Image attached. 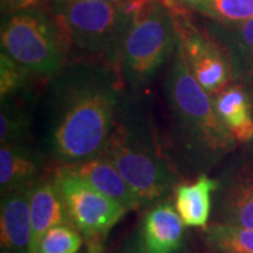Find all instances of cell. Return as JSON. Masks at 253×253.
<instances>
[{
	"instance_id": "1",
	"label": "cell",
	"mask_w": 253,
	"mask_h": 253,
	"mask_svg": "<svg viewBox=\"0 0 253 253\" xmlns=\"http://www.w3.org/2000/svg\"><path fill=\"white\" fill-rule=\"evenodd\" d=\"M120 76L111 65L87 62L55 75L46 94L45 146L58 166L103 155L120 110Z\"/></svg>"
},
{
	"instance_id": "2",
	"label": "cell",
	"mask_w": 253,
	"mask_h": 253,
	"mask_svg": "<svg viewBox=\"0 0 253 253\" xmlns=\"http://www.w3.org/2000/svg\"><path fill=\"white\" fill-rule=\"evenodd\" d=\"M165 91L173 123V142L184 165L204 170L234 151L235 139L218 117L212 97L190 71L177 42L166 73Z\"/></svg>"
},
{
	"instance_id": "3",
	"label": "cell",
	"mask_w": 253,
	"mask_h": 253,
	"mask_svg": "<svg viewBox=\"0 0 253 253\" xmlns=\"http://www.w3.org/2000/svg\"><path fill=\"white\" fill-rule=\"evenodd\" d=\"M132 107L126 103L118 110L103 155L124 176L144 206L163 197L177 177L155 138L152 124Z\"/></svg>"
},
{
	"instance_id": "4",
	"label": "cell",
	"mask_w": 253,
	"mask_h": 253,
	"mask_svg": "<svg viewBox=\"0 0 253 253\" xmlns=\"http://www.w3.org/2000/svg\"><path fill=\"white\" fill-rule=\"evenodd\" d=\"M177 27L172 9L162 0H149L132 14L121 44L118 72L132 87L139 89L172 58Z\"/></svg>"
},
{
	"instance_id": "5",
	"label": "cell",
	"mask_w": 253,
	"mask_h": 253,
	"mask_svg": "<svg viewBox=\"0 0 253 253\" xmlns=\"http://www.w3.org/2000/svg\"><path fill=\"white\" fill-rule=\"evenodd\" d=\"M132 16L126 6L100 0L58 1L55 26L66 42L118 69L121 44Z\"/></svg>"
},
{
	"instance_id": "6",
	"label": "cell",
	"mask_w": 253,
	"mask_h": 253,
	"mask_svg": "<svg viewBox=\"0 0 253 253\" xmlns=\"http://www.w3.org/2000/svg\"><path fill=\"white\" fill-rule=\"evenodd\" d=\"M1 51L30 72L55 76L63 68L59 31L44 13H11L1 27Z\"/></svg>"
},
{
	"instance_id": "7",
	"label": "cell",
	"mask_w": 253,
	"mask_h": 253,
	"mask_svg": "<svg viewBox=\"0 0 253 253\" xmlns=\"http://www.w3.org/2000/svg\"><path fill=\"white\" fill-rule=\"evenodd\" d=\"M54 179L69 222L81 232L86 245H103L110 229L128 210L62 166H56Z\"/></svg>"
},
{
	"instance_id": "8",
	"label": "cell",
	"mask_w": 253,
	"mask_h": 253,
	"mask_svg": "<svg viewBox=\"0 0 253 253\" xmlns=\"http://www.w3.org/2000/svg\"><path fill=\"white\" fill-rule=\"evenodd\" d=\"M172 9L177 27V45L184 54L190 71L201 87L212 97L224 90L228 83L234 81L232 68L224 48L206 33L196 30L186 18L183 10L176 9L174 3L166 0Z\"/></svg>"
},
{
	"instance_id": "9",
	"label": "cell",
	"mask_w": 253,
	"mask_h": 253,
	"mask_svg": "<svg viewBox=\"0 0 253 253\" xmlns=\"http://www.w3.org/2000/svg\"><path fill=\"white\" fill-rule=\"evenodd\" d=\"M214 194L217 222L253 229V149L226 162L219 172Z\"/></svg>"
},
{
	"instance_id": "10",
	"label": "cell",
	"mask_w": 253,
	"mask_h": 253,
	"mask_svg": "<svg viewBox=\"0 0 253 253\" xmlns=\"http://www.w3.org/2000/svg\"><path fill=\"white\" fill-rule=\"evenodd\" d=\"M31 186L1 196L0 241L1 253H31L30 196Z\"/></svg>"
},
{
	"instance_id": "11",
	"label": "cell",
	"mask_w": 253,
	"mask_h": 253,
	"mask_svg": "<svg viewBox=\"0 0 253 253\" xmlns=\"http://www.w3.org/2000/svg\"><path fill=\"white\" fill-rule=\"evenodd\" d=\"M183 238L184 224L169 203H159L145 214L139 238L142 253H179Z\"/></svg>"
},
{
	"instance_id": "12",
	"label": "cell",
	"mask_w": 253,
	"mask_h": 253,
	"mask_svg": "<svg viewBox=\"0 0 253 253\" xmlns=\"http://www.w3.org/2000/svg\"><path fill=\"white\" fill-rule=\"evenodd\" d=\"M62 168L87 181L91 187H94L101 194L116 200L128 211L142 206L139 197L124 179V176L104 155L73 165H65Z\"/></svg>"
},
{
	"instance_id": "13",
	"label": "cell",
	"mask_w": 253,
	"mask_h": 253,
	"mask_svg": "<svg viewBox=\"0 0 253 253\" xmlns=\"http://www.w3.org/2000/svg\"><path fill=\"white\" fill-rule=\"evenodd\" d=\"M31 253H37L42 236L55 225L71 224L54 176L40 177L31 187Z\"/></svg>"
},
{
	"instance_id": "14",
	"label": "cell",
	"mask_w": 253,
	"mask_h": 253,
	"mask_svg": "<svg viewBox=\"0 0 253 253\" xmlns=\"http://www.w3.org/2000/svg\"><path fill=\"white\" fill-rule=\"evenodd\" d=\"M208 34L224 48L234 81L253 82V18L241 23H215Z\"/></svg>"
},
{
	"instance_id": "15",
	"label": "cell",
	"mask_w": 253,
	"mask_h": 253,
	"mask_svg": "<svg viewBox=\"0 0 253 253\" xmlns=\"http://www.w3.org/2000/svg\"><path fill=\"white\" fill-rule=\"evenodd\" d=\"M42 155L27 142L1 144L0 148V189L1 196L13 190L34 184L41 177Z\"/></svg>"
},
{
	"instance_id": "16",
	"label": "cell",
	"mask_w": 253,
	"mask_h": 253,
	"mask_svg": "<svg viewBox=\"0 0 253 253\" xmlns=\"http://www.w3.org/2000/svg\"><path fill=\"white\" fill-rule=\"evenodd\" d=\"M212 103L236 144L253 141V99L242 86H226L212 97Z\"/></svg>"
},
{
	"instance_id": "17",
	"label": "cell",
	"mask_w": 253,
	"mask_h": 253,
	"mask_svg": "<svg viewBox=\"0 0 253 253\" xmlns=\"http://www.w3.org/2000/svg\"><path fill=\"white\" fill-rule=\"evenodd\" d=\"M218 189V179L201 174L193 183H183L174 189V208L186 226L207 228L212 194Z\"/></svg>"
},
{
	"instance_id": "18",
	"label": "cell",
	"mask_w": 253,
	"mask_h": 253,
	"mask_svg": "<svg viewBox=\"0 0 253 253\" xmlns=\"http://www.w3.org/2000/svg\"><path fill=\"white\" fill-rule=\"evenodd\" d=\"M208 248L215 253H253V229L215 222L204 229Z\"/></svg>"
},
{
	"instance_id": "19",
	"label": "cell",
	"mask_w": 253,
	"mask_h": 253,
	"mask_svg": "<svg viewBox=\"0 0 253 253\" xmlns=\"http://www.w3.org/2000/svg\"><path fill=\"white\" fill-rule=\"evenodd\" d=\"M194 7L217 23H241L253 18V0H199Z\"/></svg>"
},
{
	"instance_id": "20",
	"label": "cell",
	"mask_w": 253,
	"mask_h": 253,
	"mask_svg": "<svg viewBox=\"0 0 253 253\" xmlns=\"http://www.w3.org/2000/svg\"><path fill=\"white\" fill-rule=\"evenodd\" d=\"M30 132V117L26 110L11 104L9 100H1L0 113V141L1 144L27 142Z\"/></svg>"
},
{
	"instance_id": "21",
	"label": "cell",
	"mask_w": 253,
	"mask_h": 253,
	"mask_svg": "<svg viewBox=\"0 0 253 253\" xmlns=\"http://www.w3.org/2000/svg\"><path fill=\"white\" fill-rule=\"evenodd\" d=\"M83 236L72 224L52 226L42 236L37 253H79Z\"/></svg>"
},
{
	"instance_id": "22",
	"label": "cell",
	"mask_w": 253,
	"mask_h": 253,
	"mask_svg": "<svg viewBox=\"0 0 253 253\" xmlns=\"http://www.w3.org/2000/svg\"><path fill=\"white\" fill-rule=\"evenodd\" d=\"M27 68L16 62L6 52L1 51L0 55V94L1 100L9 99L13 93L18 91L28 79Z\"/></svg>"
},
{
	"instance_id": "23",
	"label": "cell",
	"mask_w": 253,
	"mask_h": 253,
	"mask_svg": "<svg viewBox=\"0 0 253 253\" xmlns=\"http://www.w3.org/2000/svg\"><path fill=\"white\" fill-rule=\"evenodd\" d=\"M42 0H1L3 13H18L38 6Z\"/></svg>"
},
{
	"instance_id": "24",
	"label": "cell",
	"mask_w": 253,
	"mask_h": 253,
	"mask_svg": "<svg viewBox=\"0 0 253 253\" xmlns=\"http://www.w3.org/2000/svg\"><path fill=\"white\" fill-rule=\"evenodd\" d=\"M83 253H103V245H86V252Z\"/></svg>"
},
{
	"instance_id": "25",
	"label": "cell",
	"mask_w": 253,
	"mask_h": 253,
	"mask_svg": "<svg viewBox=\"0 0 253 253\" xmlns=\"http://www.w3.org/2000/svg\"><path fill=\"white\" fill-rule=\"evenodd\" d=\"M56 1H73V0H56ZM100 1H111V3H116V4L126 6V4H128L131 0H100Z\"/></svg>"
},
{
	"instance_id": "26",
	"label": "cell",
	"mask_w": 253,
	"mask_h": 253,
	"mask_svg": "<svg viewBox=\"0 0 253 253\" xmlns=\"http://www.w3.org/2000/svg\"><path fill=\"white\" fill-rule=\"evenodd\" d=\"M118 253H142L141 252V248H139V245L136 246V245H132V246H129V248H126L124 251H121V252Z\"/></svg>"
},
{
	"instance_id": "27",
	"label": "cell",
	"mask_w": 253,
	"mask_h": 253,
	"mask_svg": "<svg viewBox=\"0 0 253 253\" xmlns=\"http://www.w3.org/2000/svg\"><path fill=\"white\" fill-rule=\"evenodd\" d=\"M187 1H193V3H196V1H199V0H187Z\"/></svg>"
},
{
	"instance_id": "28",
	"label": "cell",
	"mask_w": 253,
	"mask_h": 253,
	"mask_svg": "<svg viewBox=\"0 0 253 253\" xmlns=\"http://www.w3.org/2000/svg\"><path fill=\"white\" fill-rule=\"evenodd\" d=\"M252 99H253V96H252Z\"/></svg>"
}]
</instances>
